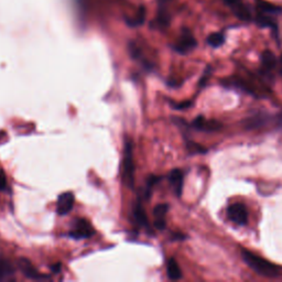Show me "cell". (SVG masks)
<instances>
[{
  "mask_svg": "<svg viewBox=\"0 0 282 282\" xmlns=\"http://www.w3.org/2000/svg\"><path fill=\"white\" fill-rule=\"evenodd\" d=\"M242 257L245 263L248 265V267L251 268L257 275L265 278H276L279 276L280 269L276 265L260 258L259 256L250 252L247 249H242Z\"/></svg>",
  "mask_w": 282,
  "mask_h": 282,
  "instance_id": "1",
  "label": "cell"
},
{
  "mask_svg": "<svg viewBox=\"0 0 282 282\" xmlns=\"http://www.w3.org/2000/svg\"><path fill=\"white\" fill-rule=\"evenodd\" d=\"M227 214L232 222L237 225H245L247 223L248 213H247L246 206L242 203L232 204V205L228 207Z\"/></svg>",
  "mask_w": 282,
  "mask_h": 282,
  "instance_id": "2",
  "label": "cell"
},
{
  "mask_svg": "<svg viewBox=\"0 0 282 282\" xmlns=\"http://www.w3.org/2000/svg\"><path fill=\"white\" fill-rule=\"evenodd\" d=\"M69 235L74 239L89 238V237L94 235V230L92 225L86 219L80 218L74 223V227H73V231Z\"/></svg>",
  "mask_w": 282,
  "mask_h": 282,
  "instance_id": "3",
  "label": "cell"
},
{
  "mask_svg": "<svg viewBox=\"0 0 282 282\" xmlns=\"http://www.w3.org/2000/svg\"><path fill=\"white\" fill-rule=\"evenodd\" d=\"M196 40L190 31L185 30L183 32L181 38L179 39V41L177 42V44L174 46V50L181 53V54H186V53L191 52L193 50L194 48H196Z\"/></svg>",
  "mask_w": 282,
  "mask_h": 282,
  "instance_id": "4",
  "label": "cell"
},
{
  "mask_svg": "<svg viewBox=\"0 0 282 282\" xmlns=\"http://www.w3.org/2000/svg\"><path fill=\"white\" fill-rule=\"evenodd\" d=\"M192 126L196 130H199V132H206V133H214L218 132V130L222 128V124L217 120H208L206 118H204L203 116L196 117L195 119L192 122Z\"/></svg>",
  "mask_w": 282,
  "mask_h": 282,
  "instance_id": "5",
  "label": "cell"
},
{
  "mask_svg": "<svg viewBox=\"0 0 282 282\" xmlns=\"http://www.w3.org/2000/svg\"><path fill=\"white\" fill-rule=\"evenodd\" d=\"M74 206V195L71 192H65L62 193L56 202V213L59 215H66L72 211Z\"/></svg>",
  "mask_w": 282,
  "mask_h": 282,
  "instance_id": "6",
  "label": "cell"
},
{
  "mask_svg": "<svg viewBox=\"0 0 282 282\" xmlns=\"http://www.w3.org/2000/svg\"><path fill=\"white\" fill-rule=\"evenodd\" d=\"M18 265L19 269L21 270L24 276L29 279H33V280H40V279H47V276L41 275V273L36 270V269L33 267L29 260L26 258H21L18 261Z\"/></svg>",
  "mask_w": 282,
  "mask_h": 282,
  "instance_id": "7",
  "label": "cell"
},
{
  "mask_svg": "<svg viewBox=\"0 0 282 282\" xmlns=\"http://www.w3.org/2000/svg\"><path fill=\"white\" fill-rule=\"evenodd\" d=\"M125 172H126V178L128 179L129 185L133 186L134 166H133V162L132 145L128 144V142L126 144V151H125Z\"/></svg>",
  "mask_w": 282,
  "mask_h": 282,
  "instance_id": "8",
  "label": "cell"
},
{
  "mask_svg": "<svg viewBox=\"0 0 282 282\" xmlns=\"http://www.w3.org/2000/svg\"><path fill=\"white\" fill-rule=\"evenodd\" d=\"M169 181L173 186L175 194L181 196L183 190V172L179 169H174L169 174Z\"/></svg>",
  "mask_w": 282,
  "mask_h": 282,
  "instance_id": "9",
  "label": "cell"
},
{
  "mask_svg": "<svg viewBox=\"0 0 282 282\" xmlns=\"http://www.w3.org/2000/svg\"><path fill=\"white\" fill-rule=\"evenodd\" d=\"M257 8L261 14L265 15H280L282 14V7L272 5L270 2L264 1V0H257Z\"/></svg>",
  "mask_w": 282,
  "mask_h": 282,
  "instance_id": "10",
  "label": "cell"
},
{
  "mask_svg": "<svg viewBox=\"0 0 282 282\" xmlns=\"http://www.w3.org/2000/svg\"><path fill=\"white\" fill-rule=\"evenodd\" d=\"M166 273L169 279L171 280H180L182 278V271L180 269L177 260L171 258L167 261V267H166Z\"/></svg>",
  "mask_w": 282,
  "mask_h": 282,
  "instance_id": "11",
  "label": "cell"
},
{
  "mask_svg": "<svg viewBox=\"0 0 282 282\" xmlns=\"http://www.w3.org/2000/svg\"><path fill=\"white\" fill-rule=\"evenodd\" d=\"M15 268L10 261L0 259V281L6 280L11 276H14Z\"/></svg>",
  "mask_w": 282,
  "mask_h": 282,
  "instance_id": "12",
  "label": "cell"
},
{
  "mask_svg": "<svg viewBox=\"0 0 282 282\" xmlns=\"http://www.w3.org/2000/svg\"><path fill=\"white\" fill-rule=\"evenodd\" d=\"M261 63H263V66L265 67V69H267V71H270L273 67L276 66L277 64V60H276V56L275 54L271 51H265L263 53V55H261Z\"/></svg>",
  "mask_w": 282,
  "mask_h": 282,
  "instance_id": "13",
  "label": "cell"
},
{
  "mask_svg": "<svg viewBox=\"0 0 282 282\" xmlns=\"http://www.w3.org/2000/svg\"><path fill=\"white\" fill-rule=\"evenodd\" d=\"M133 216L136 222L140 225V226H148V219H147L146 212L140 204H136L133 206Z\"/></svg>",
  "mask_w": 282,
  "mask_h": 282,
  "instance_id": "14",
  "label": "cell"
},
{
  "mask_svg": "<svg viewBox=\"0 0 282 282\" xmlns=\"http://www.w3.org/2000/svg\"><path fill=\"white\" fill-rule=\"evenodd\" d=\"M265 116H264L263 114L261 115H256V116H252L251 118H248L246 120V128L248 129H255V128H259L260 126H264L265 124Z\"/></svg>",
  "mask_w": 282,
  "mask_h": 282,
  "instance_id": "15",
  "label": "cell"
},
{
  "mask_svg": "<svg viewBox=\"0 0 282 282\" xmlns=\"http://www.w3.org/2000/svg\"><path fill=\"white\" fill-rule=\"evenodd\" d=\"M224 42H225V36L223 33H220V32L212 33L207 38V43L213 48H218L220 46H223Z\"/></svg>",
  "mask_w": 282,
  "mask_h": 282,
  "instance_id": "16",
  "label": "cell"
},
{
  "mask_svg": "<svg viewBox=\"0 0 282 282\" xmlns=\"http://www.w3.org/2000/svg\"><path fill=\"white\" fill-rule=\"evenodd\" d=\"M234 7H235V9H234L235 15L239 19L245 20V21H247V20H250V18H251L250 11H249L244 5H242V3L239 2V3H237V5H235Z\"/></svg>",
  "mask_w": 282,
  "mask_h": 282,
  "instance_id": "17",
  "label": "cell"
},
{
  "mask_svg": "<svg viewBox=\"0 0 282 282\" xmlns=\"http://www.w3.org/2000/svg\"><path fill=\"white\" fill-rule=\"evenodd\" d=\"M167 210H169V205H167V204H158V205L153 208V215L156 220H166Z\"/></svg>",
  "mask_w": 282,
  "mask_h": 282,
  "instance_id": "18",
  "label": "cell"
},
{
  "mask_svg": "<svg viewBox=\"0 0 282 282\" xmlns=\"http://www.w3.org/2000/svg\"><path fill=\"white\" fill-rule=\"evenodd\" d=\"M257 23H258L259 26L263 27V28L270 27V28H275V29H276L275 21H273L271 18H269V17H267V16H265V14L258 16V18H257Z\"/></svg>",
  "mask_w": 282,
  "mask_h": 282,
  "instance_id": "19",
  "label": "cell"
},
{
  "mask_svg": "<svg viewBox=\"0 0 282 282\" xmlns=\"http://www.w3.org/2000/svg\"><path fill=\"white\" fill-rule=\"evenodd\" d=\"M187 150H189L191 153H194V154L206 152V149L204 148L203 146L196 144V142H193V141H187Z\"/></svg>",
  "mask_w": 282,
  "mask_h": 282,
  "instance_id": "20",
  "label": "cell"
},
{
  "mask_svg": "<svg viewBox=\"0 0 282 282\" xmlns=\"http://www.w3.org/2000/svg\"><path fill=\"white\" fill-rule=\"evenodd\" d=\"M171 106L174 109H179V110H181V109H186V108H189L192 106V101L190 100H186V101H182V103H173V101H171Z\"/></svg>",
  "mask_w": 282,
  "mask_h": 282,
  "instance_id": "21",
  "label": "cell"
},
{
  "mask_svg": "<svg viewBox=\"0 0 282 282\" xmlns=\"http://www.w3.org/2000/svg\"><path fill=\"white\" fill-rule=\"evenodd\" d=\"M7 189V179L3 172L0 171V191H5Z\"/></svg>",
  "mask_w": 282,
  "mask_h": 282,
  "instance_id": "22",
  "label": "cell"
},
{
  "mask_svg": "<svg viewBox=\"0 0 282 282\" xmlns=\"http://www.w3.org/2000/svg\"><path fill=\"white\" fill-rule=\"evenodd\" d=\"M210 73H211V67H207L205 69V75H204L201 79V81H199V86H204V85L206 84L208 76H210Z\"/></svg>",
  "mask_w": 282,
  "mask_h": 282,
  "instance_id": "23",
  "label": "cell"
},
{
  "mask_svg": "<svg viewBox=\"0 0 282 282\" xmlns=\"http://www.w3.org/2000/svg\"><path fill=\"white\" fill-rule=\"evenodd\" d=\"M158 181H160V178L154 177V175H151V177L148 179V183H147V184H148V187H151V186H153L154 184H156Z\"/></svg>",
  "mask_w": 282,
  "mask_h": 282,
  "instance_id": "24",
  "label": "cell"
},
{
  "mask_svg": "<svg viewBox=\"0 0 282 282\" xmlns=\"http://www.w3.org/2000/svg\"><path fill=\"white\" fill-rule=\"evenodd\" d=\"M239 2H240V0H225V3L228 6H235Z\"/></svg>",
  "mask_w": 282,
  "mask_h": 282,
  "instance_id": "25",
  "label": "cell"
},
{
  "mask_svg": "<svg viewBox=\"0 0 282 282\" xmlns=\"http://www.w3.org/2000/svg\"><path fill=\"white\" fill-rule=\"evenodd\" d=\"M51 269H52V271L54 272V273L60 272V270H61V264H55L54 265H52Z\"/></svg>",
  "mask_w": 282,
  "mask_h": 282,
  "instance_id": "26",
  "label": "cell"
},
{
  "mask_svg": "<svg viewBox=\"0 0 282 282\" xmlns=\"http://www.w3.org/2000/svg\"><path fill=\"white\" fill-rule=\"evenodd\" d=\"M277 118H278V122H279V124H281V122H282V113H280Z\"/></svg>",
  "mask_w": 282,
  "mask_h": 282,
  "instance_id": "27",
  "label": "cell"
},
{
  "mask_svg": "<svg viewBox=\"0 0 282 282\" xmlns=\"http://www.w3.org/2000/svg\"><path fill=\"white\" fill-rule=\"evenodd\" d=\"M281 62H282V55H281Z\"/></svg>",
  "mask_w": 282,
  "mask_h": 282,
  "instance_id": "28",
  "label": "cell"
}]
</instances>
